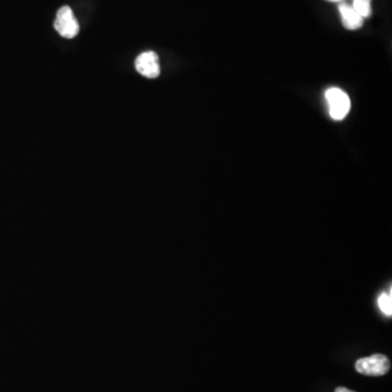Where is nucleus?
<instances>
[{
  "mask_svg": "<svg viewBox=\"0 0 392 392\" xmlns=\"http://www.w3.org/2000/svg\"><path fill=\"white\" fill-rule=\"evenodd\" d=\"M335 392H354V391H352V390L347 389V388L339 387L337 388V389H335Z\"/></svg>",
  "mask_w": 392,
  "mask_h": 392,
  "instance_id": "6e6552de",
  "label": "nucleus"
},
{
  "mask_svg": "<svg viewBox=\"0 0 392 392\" xmlns=\"http://www.w3.org/2000/svg\"><path fill=\"white\" fill-rule=\"evenodd\" d=\"M352 8L363 19L372 15V0H353Z\"/></svg>",
  "mask_w": 392,
  "mask_h": 392,
  "instance_id": "423d86ee",
  "label": "nucleus"
},
{
  "mask_svg": "<svg viewBox=\"0 0 392 392\" xmlns=\"http://www.w3.org/2000/svg\"><path fill=\"white\" fill-rule=\"evenodd\" d=\"M325 96L328 103L329 115L333 120H343L348 116L351 101L345 92L338 87H331L326 91Z\"/></svg>",
  "mask_w": 392,
  "mask_h": 392,
  "instance_id": "f257e3e1",
  "label": "nucleus"
},
{
  "mask_svg": "<svg viewBox=\"0 0 392 392\" xmlns=\"http://www.w3.org/2000/svg\"><path fill=\"white\" fill-rule=\"evenodd\" d=\"M55 29L64 38H73L79 33L80 27L73 11L68 6L60 8L54 23Z\"/></svg>",
  "mask_w": 392,
  "mask_h": 392,
  "instance_id": "7ed1b4c3",
  "label": "nucleus"
},
{
  "mask_svg": "<svg viewBox=\"0 0 392 392\" xmlns=\"http://www.w3.org/2000/svg\"><path fill=\"white\" fill-rule=\"evenodd\" d=\"M136 68L138 73L148 79H155L161 74L159 59L154 52H145L140 55L136 60Z\"/></svg>",
  "mask_w": 392,
  "mask_h": 392,
  "instance_id": "20e7f679",
  "label": "nucleus"
},
{
  "mask_svg": "<svg viewBox=\"0 0 392 392\" xmlns=\"http://www.w3.org/2000/svg\"><path fill=\"white\" fill-rule=\"evenodd\" d=\"M328 1H331V3H339V1H342V0H328Z\"/></svg>",
  "mask_w": 392,
  "mask_h": 392,
  "instance_id": "1a4fd4ad",
  "label": "nucleus"
},
{
  "mask_svg": "<svg viewBox=\"0 0 392 392\" xmlns=\"http://www.w3.org/2000/svg\"><path fill=\"white\" fill-rule=\"evenodd\" d=\"M339 13H340L343 27L347 30H358L364 24V19L353 9L352 6L348 5V3H341L339 6Z\"/></svg>",
  "mask_w": 392,
  "mask_h": 392,
  "instance_id": "39448f33",
  "label": "nucleus"
},
{
  "mask_svg": "<svg viewBox=\"0 0 392 392\" xmlns=\"http://www.w3.org/2000/svg\"><path fill=\"white\" fill-rule=\"evenodd\" d=\"M378 306L382 310V313L391 317L392 315V294L391 289L389 293H382L378 298Z\"/></svg>",
  "mask_w": 392,
  "mask_h": 392,
  "instance_id": "0eeeda50",
  "label": "nucleus"
},
{
  "mask_svg": "<svg viewBox=\"0 0 392 392\" xmlns=\"http://www.w3.org/2000/svg\"><path fill=\"white\" fill-rule=\"evenodd\" d=\"M356 370L365 376H382L390 370L389 358L382 354L360 358L356 363Z\"/></svg>",
  "mask_w": 392,
  "mask_h": 392,
  "instance_id": "f03ea898",
  "label": "nucleus"
}]
</instances>
